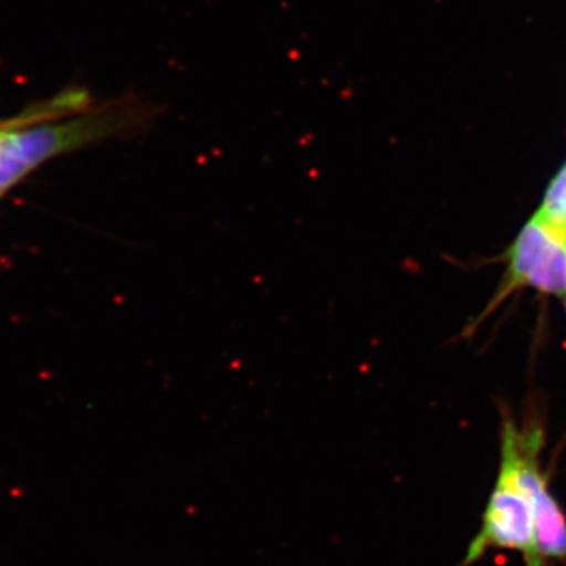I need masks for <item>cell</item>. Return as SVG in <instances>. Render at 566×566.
I'll list each match as a JSON object with an SVG mask.
<instances>
[{"instance_id": "obj_1", "label": "cell", "mask_w": 566, "mask_h": 566, "mask_svg": "<svg viewBox=\"0 0 566 566\" xmlns=\"http://www.w3.org/2000/svg\"><path fill=\"white\" fill-rule=\"evenodd\" d=\"M163 114L161 104L137 95H123L71 120L2 126L0 196L48 159L98 142L150 132Z\"/></svg>"}, {"instance_id": "obj_5", "label": "cell", "mask_w": 566, "mask_h": 566, "mask_svg": "<svg viewBox=\"0 0 566 566\" xmlns=\"http://www.w3.org/2000/svg\"><path fill=\"white\" fill-rule=\"evenodd\" d=\"M535 216L557 232L566 234V164L551 181L542 208Z\"/></svg>"}, {"instance_id": "obj_4", "label": "cell", "mask_w": 566, "mask_h": 566, "mask_svg": "<svg viewBox=\"0 0 566 566\" xmlns=\"http://www.w3.org/2000/svg\"><path fill=\"white\" fill-rule=\"evenodd\" d=\"M526 286L557 296L566 292V234L536 216L521 230L510 249L504 285L493 305Z\"/></svg>"}, {"instance_id": "obj_6", "label": "cell", "mask_w": 566, "mask_h": 566, "mask_svg": "<svg viewBox=\"0 0 566 566\" xmlns=\"http://www.w3.org/2000/svg\"><path fill=\"white\" fill-rule=\"evenodd\" d=\"M566 293V292H565Z\"/></svg>"}, {"instance_id": "obj_3", "label": "cell", "mask_w": 566, "mask_h": 566, "mask_svg": "<svg viewBox=\"0 0 566 566\" xmlns=\"http://www.w3.org/2000/svg\"><path fill=\"white\" fill-rule=\"evenodd\" d=\"M512 551L526 566H543L536 554L534 504L515 469L501 460L497 480L483 512L482 524L460 566H474L488 551Z\"/></svg>"}, {"instance_id": "obj_2", "label": "cell", "mask_w": 566, "mask_h": 566, "mask_svg": "<svg viewBox=\"0 0 566 566\" xmlns=\"http://www.w3.org/2000/svg\"><path fill=\"white\" fill-rule=\"evenodd\" d=\"M543 431L538 427H517L505 422L501 460L512 464L517 480L534 504L535 546L539 562L566 564V513L553 494L549 476L543 471Z\"/></svg>"}]
</instances>
